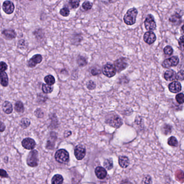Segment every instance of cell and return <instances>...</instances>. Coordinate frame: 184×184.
I'll list each match as a JSON object with an SVG mask.
<instances>
[{"mask_svg":"<svg viewBox=\"0 0 184 184\" xmlns=\"http://www.w3.org/2000/svg\"><path fill=\"white\" fill-rule=\"evenodd\" d=\"M138 14L137 9L132 8L129 9L123 18L125 23L128 26H132L136 23L137 16Z\"/></svg>","mask_w":184,"mask_h":184,"instance_id":"obj_1","label":"cell"},{"mask_svg":"<svg viewBox=\"0 0 184 184\" xmlns=\"http://www.w3.org/2000/svg\"><path fill=\"white\" fill-rule=\"evenodd\" d=\"M27 165L30 167H36L39 163V152L37 150H32L30 152L27 158Z\"/></svg>","mask_w":184,"mask_h":184,"instance_id":"obj_2","label":"cell"},{"mask_svg":"<svg viewBox=\"0 0 184 184\" xmlns=\"http://www.w3.org/2000/svg\"><path fill=\"white\" fill-rule=\"evenodd\" d=\"M55 157L57 161L59 163H66L69 160V154L68 152L64 149H60L56 152Z\"/></svg>","mask_w":184,"mask_h":184,"instance_id":"obj_3","label":"cell"},{"mask_svg":"<svg viewBox=\"0 0 184 184\" xmlns=\"http://www.w3.org/2000/svg\"><path fill=\"white\" fill-rule=\"evenodd\" d=\"M102 72L105 76L111 78L113 77L116 74V70L114 65L110 63H108L103 66Z\"/></svg>","mask_w":184,"mask_h":184,"instance_id":"obj_4","label":"cell"},{"mask_svg":"<svg viewBox=\"0 0 184 184\" xmlns=\"http://www.w3.org/2000/svg\"><path fill=\"white\" fill-rule=\"evenodd\" d=\"M144 26L147 31H152L156 29V23L153 15L149 14L147 16L144 21Z\"/></svg>","mask_w":184,"mask_h":184,"instance_id":"obj_5","label":"cell"},{"mask_svg":"<svg viewBox=\"0 0 184 184\" xmlns=\"http://www.w3.org/2000/svg\"><path fill=\"white\" fill-rule=\"evenodd\" d=\"M107 122L111 126L115 128H119L123 124L122 119L116 115L111 116L109 118L107 119Z\"/></svg>","mask_w":184,"mask_h":184,"instance_id":"obj_6","label":"cell"},{"mask_svg":"<svg viewBox=\"0 0 184 184\" xmlns=\"http://www.w3.org/2000/svg\"><path fill=\"white\" fill-rule=\"evenodd\" d=\"M128 66V64L126 60L123 57L117 59L114 62V66L116 69V71L119 72L124 70L127 68Z\"/></svg>","mask_w":184,"mask_h":184,"instance_id":"obj_7","label":"cell"},{"mask_svg":"<svg viewBox=\"0 0 184 184\" xmlns=\"http://www.w3.org/2000/svg\"><path fill=\"white\" fill-rule=\"evenodd\" d=\"M179 62V59L178 56L171 57L166 59L162 63V66L164 68H169L172 66H175Z\"/></svg>","mask_w":184,"mask_h":184,"instance_id":"obj_8","label":"cell"},{"mask_svg":"<svg viewBox=\"0 0 184 184\" xmlns=\"http://www.w3.org/2000/svg\"><path fill=\"white\" fill-rule=\"evenodd\" d=\"M74 156L77 160H82L86 154V150L83 145H78L74 149Z\"/></svg>","mask_w":184,"mask_h":184,"instance_id":"obj_9","label":"cell"},{"mask_svg":"<svg viewBox=\"0 0 184 184\" xmlns=\"http://www.w3.org/2000/svg\"><path fill=\"white\" fill-rule=\"evenodd\" d=\"M2 9L6 14L8 15H10L14 12L15 9V6L12 1L7 0L3 2Z\"/></svg>","mask_w":184,"mask_h":184,"instance_id":"obj_10","label":"cell"},{"mask_svg":"<svg viewBox=\"0 0 184 184\" xmlns=\"http://www.w3.org/2000/svg\"><path fill=\"white\" fill-rule=\"evenodd\" d=\"M42 56L40 54H36L28 61V66L29 68H34L37 64H39L42 61Z\"/></svg>","mask_w":184,"mask_h":184,"instance_id":"obj_11","label":"cell"},{"mask_svg":"<svg viewBox=\"0 0 184 184\" xmlns=\"http://www.w3.org/2000/svg\"><path fill=\"white\" fill-rule=\"evenodd\" d=\"M22 145L27 150H33L35 147V141L32 138H26L22 140Z\"/></svg>","mask_w":184,"mask_h":184,"instance_id":"obj_12","label":"cell"},{"mask_svg":"<svg viewBox=\"0 0 184 184\" xmlns=\"http://www.w3.org/2000/svg\"><path fill=\"white\" fill-rule=\"evenodd\" d=\"M143 39L145 43L148 45H151L156 41V36L155 35V34L153 33L152 31H148L147 32L145 33Z\"/></svg>","mask_w":184,"mask_h":184,"instance_id":"obj_13","label":"cell"},{"mask_svg":"<svg viewBox=\"0 0 184 184\" xmlns=\"http://www.w3.org/2000/svg\"><path fill=\"white\" fill-rule=\"evenodd\" d=\"M169 91L172 93H178L181 90V85L180 83L177 81L170 83L169 85Z\"/></svg>","mask_w":184,"mask_h":184,"instance_id":"obj_14","label":"cell"},{"mask_svg":"<svg viewBox=\"0 0 184 184\" xmlns=\"http://www.w3.org/2000/svg\"><path fill=\"white\" fill-rule=\"evenodd\" d=\"M95 174L99 179H103L107 177V171L103 167L99 166L95 169Z\"/></svg>","mask_w":184,"mask_h":184,"instance_id":"obj_15","label":"cell"},{"mask_svg":"<svg viewBox=\"0 0 184 184\" xmlns=\"http://www.w3.org/2000/svg\"><path fill=\"white\" fill-rule=\"evenodd\" d=\"M164 78L167 81L177 80V74L173 70H169L165 72Z\"/></svg>","mask_w":184,"mask_h":184,"instance_id":"obj_16","label":"cell"},{"mask_svg":"<svg viewBox=\"0 0 184 184\" xmlns=\"http://www.w3.org/2000/svg\"><path fill=\"white\" fill-rule=\"evenodd\" d=\"M169 21L175 26H179L182 22L181 15H179L178 13H175L170 17Z\"/></svg>","mask_w":184,"mask_h":184,"instance_id":"obj_17","label":"cell"},{"mask_svg":"<svg viewBox=\"0 0 184 184\" xmlns=\"http://www.w3.org/2000/svg\"><path fill=\"white\" fill-rule=\"evenodd\" d=\"M9 83L8 77L7 73L4 71H0V84L3 86H8Z\"/></svg>","mask_w":184,"mask_h":184,"instance_id":"obj_18","label":"cell"},{"mask_svg":"<svg viewBox=\"0 0 184 184\" xmlns=\"http://www.w3.org/2000/svg\"><path fill=\"white\" fill-rule=\"evenodd\" d=\"M2 34L5 37L9 39H15L16 37V33L15 30L12 29H5L2 31Z\"/></svg>","mask_w":184,"mask_h":184,"instance_id":"obj_19","label":"cell"},{"mask_svg":"<svg viewBox=\"0 0 184 184\" xmlns=\"http://www.w3.org/2000/svg\"><path fill=\"white\" fill-rule=\"evenodd\" d=\"M118 162L119 165L120 166L124 169H125L128 167L130 163L129 158L126 156H121L119 158Z\"/></svg>","mask_w":184,"mask_h":184,"instance_id":"obj_20","label":"cell"},{"mask_svg":"<svg viewBox=\"0 0 184 184\" xmlns=\"http://www.w3.org/2000/svg\"><path fill=\"white\" fill-rule=\"evenodd\" d=\"M2 109L4 112L6 113V114L12 113L13 110L12 104L8 101H4L2 105Z\"/></svg>","mask_w":184,"mask_h":184,"instance_id":"obj_21","label":"cell"},{"mask_svg":"<svg viewBox=\"0 0 184 184\" xmlns=\"http://www.w3.org/2000/svg\"><path fill=\"white\" fill-rule=\"evenodd\" d=\"M63 182V178L62 176L60 175H54L51 180V183L53 184H62Z\"/></svg>","mask_w":184,"mask_h":184,"instance_id":"obj_22","label":"cell"},{"mask_svg":"<svg viewBox=\"0 0 184 184\" xmlns=\"http://www.w3.org/2000/svg\"><path fill=\"white\" fill-rule=\"evenodd\" d=\"M45 83L47 84V85H53L55 83V79L52 75H47V76L45 77Z\"/></svg>","mask_w":184,"mask_h":184,"instance_id":"obj_23","label":"cell"},{"mask_svg":"<svg viewBox=\"0 0 184 184\" xmlns=\"http://www.w3.org/2000/svg\"><path fill=\"white\" fill-rule=\"evenodd\" d=\"M15 110L17 112H23L24 111L23 104L21 102V101H18L15 105Z\"/></svg>","mask_w":184,"mask_h":184,"instance_id":"obj_24","label":"cell"},{"mask_svg":"<svg viewBox=\"0 0 184 184\" xmlns=\"http://www.w3.org/2000/svg\"><path fill=\"white\" fill-rule=\"evenodd\" d=\"M42 91L45 93H50L53 91V87L51 85L43 84L42 85Z\"/></svg>","mask_w":184,"mask_h":184,"instance_id":"obj_25","label":"cell"},{"mask_svg":"<svg viewBox=\"0 0 184 184\" xmlns=\"http://www.w3.org/2000/svg\"><path fill=\"white\" fill-rule=\"evenodd\" d=\"M104 166L107 169H111L113 167V161L112 159H107L104 161Z\"/></svg>","mask_w":184,"mask_h":184,"instance_id":"obj_26","label":"cell"},{"mask_svg":"<svg viewBox=\"0 0 184 184\" xmlns=\"http://www.w3.org/2000/svg\"><path fill=\"white\" fill-rule=\"evenodd\" d=\"M30 125V122L28 118H23L20 122V126L23 129H26Z\"/></svg>","mask_w":184,"mask_h":184,"instance_id":"obj_27","label":"cell"},{"mask_svg":"<svg viewBox=\"0 0 184 184\" xmlns=\"http://www.w3.org/2000/svg\"><path fill=\"white\" fill-rule=\"evenodd\" d=\"M168 144L171 146H178V141L175 137H171L168 139Z\"/></svg>","mask_w":184,"mask_h":184,"instance_id":"obj_28","label":"cell"},{"mask_svg":"<svg viewBox=\"0 0 184 184\" xmlns=\"http://www.w3.org/2000/svg\"><path fill=\"white\" fill-rule=\"evenodd\" d=\"M80 0H70L69 4L71 8L73 9H76L80 6Z\"/></svg>","mask_w":184,"mask_h":184,"instance_id":"obj_29","label":"cell"},{"mask_svg":"<svg viewBox=\"0 0 184 184\" xmlns=\"http://www.w3.org/2000/svg\"><path fill=\"white\" fill-rule=\"evenodd\" d=\"M171 131H172L171 127L169 125H165L162 128L163 133L165 134H169L171 132Z\"/></svg>","mask_w":184,"mask_h":184,"instance_id":"obj_30","label":"cell"},{"mask_svg":"<svg viewBox=\"0 0 184 184\" xmlns=\"http://www.w3.org/2000/svg\"><path fill=\"white\" fill-rule=\"evenodd\" d=\"M92 3L89 1H85L82 4V7L85 10H89L91 9L92 7Z\"/></svg>","mask_w":184,"mask_h":184,"instance_id":"obj_31","label":"cell"},{"mask_svg":"<svg viewBox=\"0 0 184 184\" xmlns=\"http://www.w3.org/2000/svg\"><path fill=\"white\" fill-rule=\"evenodd\" d=\"M164 53L166 55L170 56L173 53V49L171 46L167 45L164 48Z\"/></svg>","mask_w":184,"mask_h":184,"instance_id":"obj_32","label":"cell"},{"mask_svg":"<svg viewBox=\"0 0 184 184\" xmlns=\"http://www.w3.org/2000/svg\"><path fill=\"white\" fill-rule=\"evenodd\" d=\"M175 99L179 104H183L184 102V96L183 93H179L176 96Z\"/></svg>","mask_w":184,"mask_h":184,"instance_id":"obj_33","label":"cell"},{"mask_svg":"<svg viewBox=\"0 0 184 184\" xmlns=\"http://www.w3.org/2000/svg\"><path fill=\"white\" fill-rule=\"evenodd\" d=\"M59 13L63 17H67L70 14V10L68 8H63L60 10Z\"/></svg>","mask_w":184,"mask_h":184,"instance_id":"obj_34","label":"cell"},{"mask_svg":"<svg viewBox=\"0 0 184 184\" xmlns=\"http://www.w3.org/2000/svg\"><path fill=\"white\" fill-rule=\"evenodd\" d=\"M78 63L80 66H84L86 64V61L84 58L82 57H80L78 59Z\"/></svg>","mask_w":184,"mask_h":184,"instance_id":"obj_35","label":"cell"},{"mask_svg":"<svg viewBox=\"0 0 184 184\" xmlns=\"http://www.w3.org/2000/svg\"><path fill=\"white\" fill-rule=\"evenodd\" d=\"M177 80H184V71L183 70L177 74Z\"/></svg>","mask_w":184,"mask_h":184,"instance_id":"obj_36","label":"cell"},{"mask_svg":"<svg viewBox=\"0 0 184 184\" xmlns=\"http://www.w3.org/2000/svg\"><path fill=\"white\" fill-rule=\"evenodd\" d=\"M8 68V65L4 62H0V71H5Z\"/></svg>","mask_w":184,"mask_h":184,"instance_id":"obj_37","label":"cell"},{"mask_svg":"<svg viewBox=\"0 0 184 184\" xmlns=\"http://www.w3.org/2000/svg\"><path fill=\"white\" fill-rule=\"evenodd\" d=\"M35 114L36 116H37V117L39 118H42L43 116V111H42L41 109H37L35 111Z\"/></svg>","mask_w":184,"mask_h":184,"instance_id":"obj_38","label":"cell"},{"mask_svg":"<svg viewBox=\"0 0 184 184\" xmlns=\"http://www.w3.org/2000/svg\"><path fill=\"white\" fill-rule=\"evenodd\" d=\"M0 177L3 178H8V175L6 171L4 169H0Z\"/></svg>","mask_w":184,"mask_h":184,"instance_id":"obj_39","label":"cell"},{"mask_svg":"<svg viewBox=\"0 0 184 184\" xmlns=\"http://www.w3.org/2000/svg\"><path fill=\"white\" fill-rule=\"evenodd\" d=\"M95 86H96V85H95V83L92 81H90L87 84V87L90 90H92V89H94Z\"/></svg>","mask_w":184,"mask_h":184,"instance_id":"obj_40","label":"cell"},{"mask_svg":"<svg viewBox=\"0 0 184 184\" xmlns=\"http://www.w3.org/2000/svg\"><path fill=\"white\" fill-rule=\"evenodd\" d=\"M178 43L179 47L183 49L184 47V36H182L181 37H180V39H179Z\"/></svg>","mask_w":184,"mask_h":184,"instance_id":"obj_41","label":"cell"},{"mask_svg":"<svg viewBox=\"0 0 184 184\" xmlns=\"http://www.w3.org/2000/svg\"><path fill=\"white\" fill-rule=\"evenodd\" d=\"M101 71L100 70L96 69H93L91 71V73L93 75H97V74H100Z\"/></svg>","mask_w":184,"mask_h":184,"instance_id":"obj_42","label":"cell"},{"mask_svg":"<svg viewBox=\"0 0 184 184\" xmlns=\"http://www.w3.org/2000/svg\"><path fill=\"white\" fill-rule=\"evenodd\" d=\"M6 128V126L3 122H0V132H3Z\"/></svg>","mask_w":184,"mask_h":184,"instance_id":"obj_43","label":"cell"},{"mask_svg":"<svg viewBox=\"0 0 184 184\" xmlns=\"http://www.w3.org/2000/svg\"><path fill=\"white\" fill-rule=\"evenodd\" d=\"M29 1H33V0H29Z\"/></svg>","mask_w":184,"mask_h":184,"instance_id":"obj_44","label":"cell"}]
</instances>
